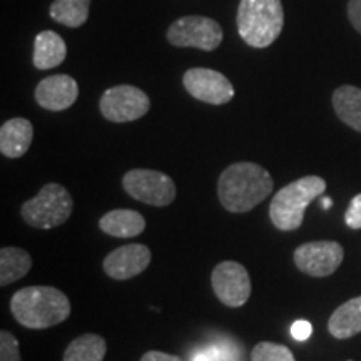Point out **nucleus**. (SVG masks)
<instances>
[{"instance_id":"obj_16","label":"nucleus","mask_w":361,"mask_h":361,"mask_svg":"<svg viewBox=\"0 0 361 361\" xmlns=\"http://www.w3.org/2000/svg\"><path fill=\"white\" fill-rule=\"evenodd\" d=\"M67 57V45L61 35L54 30H44L37 34L34 42V67L39 71H47L59 67Z\"/></svg>"},{"instance_id":"obj_3","label":"nucleus","mask_w":361,"mask_h":361,"mask_svg":"<svg viewBox=\"0 0 361 361\" xmlns=\"http://www.w3.org/2000/svg\"><path fill=\"white\" fill-rule=\"evenodd\" d=\"M326 191V180L319 176H305L274 194L269 218L279 231H296L305 221V211L316 197Z\"/></svg>"},{"instance_id":"obj_27","label":"nucleus","mask_w":361,"mask_h":361,"mask_svg":"<svg viewBox=\"0 0 361 361\" xmlns=\"http://www.w3.org/2000/svg\"><path fill=\"white\" fill-rule=\"evenodd\" d=\"M141 361H184L180 356H176V355H169V353H164V351H147V353L142 355Z\"/></svg>"},{"instance_id":"obj_4","label":"nucleus","mask_w":361,"mask_h":361,"mask_svg":"<svg viewBox=\"0 0 361 361\" xmlns=\"http://www.w3.org/2000/svg\"><path fill=\"white\" fill-rule=\"evenodd\" d=\"M236 22L239 35L250 47H269L284 27L281 0H241Z\"/></svg>"},{"instance_id":"obj_26","label":"nucleus","mask_w":361,"mask_h":361,"mask_svg":"<svg viewBox=\"0 0 361 361\" xmlns=\"http://www.w3.org/2000/svg\"><path fill=\"white\" fill-rule=\"evenodd\" d=\"M348 17L351 25L361 34V0H350L348 2Z\"/></svg>"},{"instance_id":"obj_15","label":"nucleus","mask_w":361,"mask_h":361,"mask_svg":"<svg viewBox=\"0 0 361 361\" xmlns=\"http://www.w3.org/2000/svg\"><path fill=\"white\" fill-rule=\"evenodd\" d=\"M99 228L102 233L114 238H134L146 229V219L141 213L133 209L109 211L99 219Z\"/></svg>"},{"instance_id":"obj_22","label":"nucleus","mask_w":361,"mask_h":361,"mask_svg":"<svg viewBox=\"0 0 361 361\" xmlns=\"http://www.w3.org/2000/svg\"><path fill=\"white\" fill-rule=\"evenodd\" d=\"M251 361H296L291 350L273 341H261L251 351Z\"/></svg>"},{"instance_id":"obj_23","label":"nucleus","mask_w":361,"mask_h":361,"mask_svg":"<svg viewBox=\"0 0 361 361\" xmlns=\"http://www.w3.org/2000/svg\"><path fill=\"white\" fill-rule=\"evenodd\" d=\"M0 361H22L19 341L7 329L0 331Z\"/></svg>"},{"instance_id":"obj_29","label":"nucleus","mask_w":361,"mask_h":361,"mask_svg":"<svg viewBox=\"0 0 361 361\" xmlns=\"http://www.w3.org/2000/svg\"><path fill=\"white\" fill-rule=\"evenodd\" d=\"M331 204H333V201L329 200V197H324V200H323V207H324V209L331 207Z\"/></svg>"},{"instance_id":"obj_18","label":"nucleus","mask_w":361,"mask_h":361,"mask_svg":"<svg viewBox=\"0 0 361 361\" xmlns=\"http://www.w3.org/2000/svg\"><path fill=\"white\" fill-rule=\"evenodd\" d=\"M333 107L338 119L361 133V89L341 85L333 92Z\"/></svg>"},{"instance_id":"obj_11","label":"nucleus","mask_w":361,"mask_h":361,"mask_svg":"<svg viewBox=\"0 0 361 361\" xmlns=\"http://www.w3.org/2000/svg\"><path fill=\"white\" fill-rule=\"evenodd\" d=\"M183 84L194 99L211 106H223L234 97L231 80L221 72L206 67H194L184 72Z\"/></svg>"},{"instance_id":"obj_8","label":"nucleus","mask_w":361,"mask_h":361,"mask_svg":"<svg viewBox=\"0 0 361 361\" xmlns=\"http://www.w3.org/2000/svg\"><path fill=\"white\" fill-rule=\"evenodd\" d=\"M151 107V99L147 94L134 85L123 84L107 89L102 94L99 109L101 114L111 123H133L144 117Z\"/></svg>"},{"instance_id":"obj_9","label":"nucleus","mask_w":361,"mask_h":361,"mask_svg":"<svg viewBox=\"0 0 361 361\" xmlns=\"http://www.w3.org/2000/svg\"><path fill=\"white\" fill-rule=\"evenodd\" d=\"M345 250L336 241H313L298 246L293 255L296 268L313 278L331 276L340 268Z\"/></svg>"},{"instance_id":"obj_7","label":"nucleus","mask_w":361,"mask_h":361,"mask_svg":"<svg viewBox=\"0 0 361 361\" xmlns=\"http://www.w3.org/2000/svg\"><path fill=\"white\" fill-rule=\"evenodd\" d=\"M123 188L135 201L157 207L169 206L178 194L174 180L154 169L129 171L123 178Z\"/></svg>"},{"instance_id":"obj_1","label":"nucleus","mask_w":361,"mask_h":361,"mask_svg":"<svg viewBox=\"0 0 361 361\" xmlns=\"http://www.w3.org/2000/svg\"><path fill=\"white\" fill-rule=\"evenodd\" d=\"M273 178L255 162H234L218 179L221 206L234 214L247 213L273 192Z\"/></svg>"},{"instance_id":"obj_25","label":"nucleus","mask_w":361,"mask_h":361,"mask_svg":"<svg viewBox=\"0 0 361 361\" xmlns=\"http://www.w3.org/2000/svg\"><path fill=\"white\" fill-rule=\"evenodd\" d=\"M313 333V326H311L310 322H305V319H300V322H295L291 326V336L295 338L296 341H306Z\"/></svg>"},{"instance_id":"obj_5","label":"nucleus","mask_w":361,"mask_h":361,"mask_svg":"<svg viewBox=\"0 0 361 361\" xmlns=\"http://www.w3.org/2000/svg\"><path fill=\"white\" fill-rule=\"evenodd\" d=\"M74 211L71 192L57 183H49L32 200L20 207V216L35 229H52L62 226Z\"/></svg>"},{"instance_id":"obj_17","label":"nucleus","mask_w":361,"mask_h":361,"mask_svg":"<svg viewBox=\"0 0 361 361\" xmlns=\"http://www.w3.org/2000/svg\"><path fill=\"white\" fill-rule=\"evenodd\" d=\"M329 335L336 340H348L361 333V296L351 298L329 316Z\"/></svg>"},{"instance_id":"obj_19","label":"nucleus","mask_w":361,"mask_h":361,"mask_svg":"<svg viewBox=\"0 0 361 361\" xmlns=\"http://www.w3.org/2000/svg\"><path fill=\"white\" fill-rule=\"evenodd\" d=\"M32 269V256L22 247L6 246L0 250V286L19 281Z\"/></svg>"},{"instance_id":"obj_13","label":"nucleus","mask_w":361,"mask_h":361,"mask_svg":"<svg viewBox=\"0 0 361 361\" xmlns=\"http://www.w3.org/2000/svg\"><path fill=\"white\" fill-rule=\"evenodd\" d=\"M78 97L79 85L67 74L49 75L35 87V101L45 111L61 112L69 109Z\"/></svg>"},{"instance_id":"obj_6","label":"nucleus","mask_w":361,"mask_h":361,"mask_svg":"<svg viewBox=\"0 0 361 361\" xmlns=\"http://www.w3.org/2000/svg\"><path fill=\"white\" fill-rule=\"evenodd\" d=\"M166 37L174 47H194L211 52L223 42V29L209 17L186 16L171 24Z\"/></svg>"},{"instance_id":"obj_20","label":"nucleus","mask_w":361,"mask_h":361,"mask_svg":"<svg viewBox=\"0 0 361 361\" xmlns=\"http://www.w3.org/2000/svg\"><path fill=\"white\" fill-rule=\"evenodd\" d=\"M106 351V340L101 335L85 333L69 343L62 361H104Z\"/></svg>"},{"instance_id":"obj_24","label":"nucleus","mask_w":361,"mask_h":361,"mask_svg":"<svg viewBox=\"0 0 361 361\" xmlns=\"http://www.w3.org/2000/svg\"><path fill=\"white\" fill-rule=\"evenodd\" d=\"M345 223L351 229H361V194H356L351 200L345 213Z\"/></svg>"},{"instance_id":"obj_21","label":"nucleus","mask_w":361,"mask_h":361,"mask_svg":"<svg viewBox=\"0 0 361 361\" xmlns=\"http://www.w3.org/2000/svg\"><path fill=\"white\" fill-rule=\"evenodd\" d=\"M90 0H54L49 13L59 24L78 29L89 19Z\"/></svg>"},{"instance_id":"obj_12","label":"nucleus","mask_w":361,"mask_h":361,"mask_svg":"<svg viewBox=\"0 0 361 361\" xmlns=\"http://www.w3.org/2000/svg\"><path fill=\"white\" fill-rule=\"evenodd\" d=\"M151 250L146 245H126L114 250L104 258V273L117 281H128V279L139 276L151 263Z\"/></svg>"},{"instance_id":"obj_30","label":"nucleus","mask_w":361,"mask_h":361,"mask_svg":"<svg viewBox=\"0 0 361 361\" xmlns=\"http://www.w3.org/2000/svg\"><path fill=\"white\" fill-rule=\"evenodd\" d=\"M350 361H351V360H350Z\"/></svg>"},{"instance_id":"obj_2","label":"nucleus","mask_w":361,"mask_h":361,"mask_svg":"<svg viewBox=\"0 0 361 361\" xmlns=\"http://www.w3.org/2000/svg\"><path fill=\"white\" fill-rule=\"evenodd\" d=\"M11 311L24 328L45 329L69 318L71 301L54 286H27L12 296Z\"/></svg>"},{"instance_id":"obj_28","label":"nucleus","mask_w":361,"mask_h":361,"mask_svg":"<svg viewBox=\"0 0 361 361\" xmlns=\"http://www.w3.org/2000/svg\"><path fill=\"white\" fill-rule=\"evenodd\" d=\"M192 361H218V358H216L213 351L206 350V351H200V353H196L192 356Z\"/></svg>"},{"instance_id":"obj_10","label":"nucleus","mask_w":361,"mask_h":361,"mask_svg":"<svg viewBox=\"0 0 361 361\" xmlns=\"http://www.w3.org/2000/svg\"><path fill=\"white\" fill-rule=\"evenodd\" d=\"M211 284L216 298L229 308H239L251 296L250 273L236 261H221L211 274Z\"/></svg>"},{"instance_id":"obj_14","label":"nucleus","mask_w":361,"mask_h":361,"mask_svg":"<svg viewBox=\"0 0 361 361\" xmlns=\"http://www.w3.org/2000/svg\"><path fill=\"white\" fill-rule=\"evenodd\" d=\"M34 126L25 117H13L0 128V152L8 159H19L29 151Z\"/></svg>"}]
</instances>
